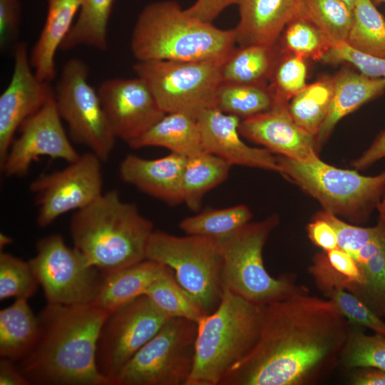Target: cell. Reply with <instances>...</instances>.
I'll list each match as a JSON object with an SVG mask.
<instances>
[{
  "label": "cell",
  "mask_w": 385,
  "mask_h": 385,
  "mask_svg": "<svg viewBox=\"0 0 385 385\" xmlns=\"http://www.w3.org/2000/svg\"><path fill=\"white\" fill-rule=\"evenodd\" d=\"M334 302L302 291L261 307L257 340L219 385H302L331 368L349 334Z\"/></svg>",
  "instance_id": "cell-1"
},
{
  "label": "cell",
  "mask_w": 385,
  "mask_h": 385,
  "mask_svg": "<svg viewBox=\"0 0 385 385\" xmlns=\"http://www.w3.org/2000/svg\"><path fill=\"white\" fill-rule=\"evenodd\" d=\"M110 312L94 304L47 303L38 314L40 332L17 364L34 385H113L96 365L102 324Z\"/></svg>",
  "instance_id": "cell-2"
},
{
  "label": "cell",
  "mask_w": 385,
  "mask_h": 385,
  "mask_svg": "<svg viewBox=\"0 0 385 385\" xmlns=\"http://www.w3.org/2000/svg\"><path fill=\"white\" fill-rule=\"evenodd\" d=\"M69 229L73 247L103 274L146 259L154 231L153 222L115 190L75 211Z\"/></svg>",
  "instance_id": "cell-3"
},
{
  "label": "cell",
  "mask_w": 385,
  "mask_h": 385,
  "mask_svg": "<svg viewBox=\"0 0 385 385\" xmlns=\"http://www.w3.org/2000/svg\"><path fill=\"white\" fill-rule=\"evenodd\" d=\"M235 32L190 16L172 0L147 4L130 40L138 61H198L224 58L235 47Z\"/></svg>",
  "instance_id": "cell-4"
},
{
  "label": "cell",
  "mask_w": 385,
  "mask_h": 385,
  "mask_svg": "<svg viewBox=\"0 0 385 385\" xmlns=\"http://www.w3.org/2000/svg\"><path fill=\"white\" fill-rule=\"evenodd\" d=\"M261 307L223 289L217 307L197 323L195 361L186 385H219L256 343Z\"/></svg>",
  "instance_id": "cell-5"
},
{
  "label": "cell",
  "mask_w": 385,
  "mask_h": 385,
  "mask_svg": "<svg viewBox=\"0 0 385 385\" xmlns=\"http://www.w3.org/2000/svg\"><path fill=\"white\" fill-rule=\"evenodd\" d=\"M279 173L327 210L355 222H366L385 198V170L365 176L330 165L316 157L299 161L277 157Z\"/></svg>",
  "instance_id": "cell-6"
},
{
  "label": "cell",
  "mask_w": 385,
  "mask_h": 385,
  "mask_svg": "<svg viewBox=\"0 0 385 385\" xmlns=\"http://www.w3.org/2000/svg\"><path fill=\"white\" fill-rule=\"evenodd\" d=\"M278 223V216L272 215L261 221L250 222L218 240L223 289L260 307L306 290L297 285L292 276L272 277L264 265V246Z\"/></svg>",
  "instance_id": "cell-7"
},
{
  "label": "cell",
  "mask_w": 385,
  "mask_h": 385,
  "mask_svg": "<svg viewBox=\"0 0 385 385\" xmlns=\"http://www.w3.org/2000/svg\"><path fill=\"white\" fill-rule=\"evenodd\" d=\"M145 258L170 267L181 287L207 314L222 294V256L217 240L200 235L179 237L154 230Z\"/></svg>",
  "instance_id": "cell-8"
},
{
  "label": "cell",
  "mask_w": 385,
  "mask_h": 385,
  "mask_svg": "<svg viewBox=\"0 0 385 385\" xmlns=\"http://www.w3.org/2000/svg\"><path fill=\"white\" fill-rule=\"evenodd\" d=\"M225 57L138 61L133 65V71L145 83L165 113H182L197 119L202 111L214 107Z\"/></svg>",
  "instance_id": "cell-9"
},
{
  "label": "cell",
  "mask_w": 385,
  "mask_h": 385,
  "mask_svg": "<svg viewBox=\"0 0 385 385\" xmlns=\"http://www.w3.org/2000/svg\"><path fill=\"white\" fill-rule=\"evenodd\" d=\"M197 323L171 317L114 377V385H186L195 353Z\"/></svg>",
  "instance_id": "cell-10"
},
{
  "label": "cell",
  "mask_w": 385,
  "mask_h": 385,
  "mask_svg": "<svg viewBox=\"0 0 385 385\" xmlns=\"http://www.w3.org/2000/svg\"><path fill=\"white\" fill-rule=\"evenodd\" d=\"M29 262L47 303L89 304L99 294L104 274L76 248L68 246L59 234L40 238Z\"/></svg>",
  "instance_id": "cell-11"
},
{
  "label": "cell",
  "mask_w": 385,
  "mask_h": 385,
  "mask_svg": "<svg viewBox=\"0 0 385 385\" xmlns=\"http://www.w3.org/2000/svg\"><path fill=\"white\" fill-rule=\"evenodd\" d=\"M88 66L82 59L69 58L62 68L54 99L72 140L105 162L112 153L116 138L97 90L88 82Z\"/></svg>",
  "instance_id": "cell-12"
},
{
  "label": "cell",
  "mask_w": 385,
  "mask_h": 385,
  "mask_svg": "<svg viewBox=\"0 0 385 385\" xmlns=\"http://www.w3.org/2000/svg\"><path fill=\"white\" fill-rule=\"evenodd\" d=\"M168 318L145 294L110 312L97 341L98 371L114 385V377Z\"/></svg>",
  "instance_id": "cell-13"
},
{
  "label": "cell",
  "mask_w": 385,
  "mask_h": 385,
  "mask_svg": "<svg viewBox=\"0 0 385 385\" xmlns=\"http://www.w3.org/2000/svg\"><path fill=\"white\" fill-rule=\"evenodd\" d=\"M102 160L91 151L60 170L43 174L30 185L38 207L37 225L46 227L58 217L89 205L103 194Z\"/></svg>",
  "instance_id": "cell-14"
},
{
  "label": "cell",
  "mask_w": 385,
  "mask_h": 385,
  "mask_svg": "<svg viewBox=\"0 0 385 385\" xmlns=\"http://www.w3.org/2000/svg\"><path fill=\"white\" fill-rule=\"evenodd\" d=\"M54 98L24 120L20 135L14 139L4 160L1 172L6 177H23L41 156L70 163L80 154L73 147L62 124Z\"/></svg>",
  "instance_id": "cell-15"
},
{
  "label": "cell",
  "mask_w": 385,
  "mask_h": 385,
  "mask_svg": "<svg viewBox=\"0 0 385 385\" xmlns=\"http://www.w3.org/2000/svg\"><path fill=\"white\" fill-rule=\"evenodd\" d=\"M97 92L114 136L128 145L166 114L138 76L106 79Z\"/></svg>",
  "instance_id": "cell-16"
},
{
  "label": "cell",
  "mask_w": 385,
  "mask_h": 385,
  "mask_svg": "<svg viewBox=\"0 0 385 385\" xmlns=\"http://www.w3.org/2000/svg\"><path fill=\"white\" fill-rule=\"evenodd\" d=\"M13 58L12 76L0 96V163L22 123L54 98L50 83L36 76L26 43L19 41L14 44Z\"/></svg>",
  "instance_id": "cell-17"
},
{
  "label": "cell",
  "mask_w": 385,
  "mask_h": 385,
  "mask_svg": "<svg viewBox=\"0 0 385 385\" xmlns=\"http://www.w3.org/2000/svg\"><path fill=\"white\" fill-rule=\"evenodd\" d=\"M288 103L274 97L271 108L241 120L240 133L281 156L299 161L318 157L316 136L295 123Z\"/></svg>",
  "instance_id": "cell-18"
},
{
  "label": "cell",
  "mask_w": 385,
  "mask_h": 385,
  "mask_svg": "<svg viewBox=\"0 0 385 385\" xmlns=\"http://www.w3.org/2000/svg\"><path fill=\"white\" fill-rule=\"evenodd\" d=\"M203 150L230 164L279 173L277 157L266 148L247 145L240 136L241 119L215 107L202 111L196 119Z\"/></svg>",
  "instance_id": "cell-19"
},
{
  "label": "cell",
  "mask_w": 385,
  "mask_h": 385,
  "mask_svg": "<svg viewBox=\"0 0 385 385\" xmlns=\"http://www.w3.org/2000/svg\"><path fill=\"white\" fill-rule=\"evenodd\" d=\"M187 158L172 152L155 159L129 154L120 164V178L151 197L169 205L179 204L183 202L182 176Z\"/></svg>",
  "instance_id": "cell-20"
},
{
  "label": "cell",
  "mask_w": 385,
  "mask_h": 385,
  "mask_svg": "<svg viewBox=\"0 0 385 385\" xmlns=\"http://www.w3.org/2000/svg\"><path fill=\"white\" fill-rule=\"evenodd\" d=\"M302 0H241L234 29L239 46H275L285 27L299 16Z\"/></svg>",
  "instance_id": "cell-21"
},
{
  "label": "cell",
  "mask_w": 385,
  "mask_h": 385,
  "mask_svg": "<svg viewBox=\"0 0 385 385\" xmlns=\"http://www.w3.org/2000/svg\"><path fill=\"white\" fill-rule=\"evenodd\" d=\"M82 0H46V21L29 58L38 78L51 82L56 75L55 56L79 12Z\"/></svg>",
  "instance_id": "cell-22"
},
{
  "label": "cell",
  "mask_w": 385,
  "mask_h": 385,
  "mask_svg": "<svg viewBox=\"0 0 385 385\" xmlns=\"http://www.w3.org/2000/svg\"><path fill=\"white\" fill-rule=\"evenodd\" d=\"M334 78L331 106L316 136L318 151L341 119L385 91V78H371L348 68L341 69Z\"/></svg>",
  "instance_id": "cell-23"
},
{
  "label": "cell",
  "mask_w": 385,
  "mask_h": 385,
  "mask_svg": "<svg viewBox=\"0 0 385 385\" xmlns=\"http://www.w3.org/2000/svg\"><path fill=\"white\" fill-rule=\"evenodd\" d=\"M376 210V235L352 257L364 279L357 297L381 317L385 315V198Z\"/></svg>",
  "instance_id": "cell-24"
},
{
  "label": "cell",
  "mask_w": 385,
  "mask_h": 385,
  "mask_svg": "<svg viewBox=\"0 0 385 385\" xmlns=\"http://www.w3.org/2000/svg\"><path fill=\"white\" fill-rule=\"evenodd\" d=\"M164 265L145 259L130 266L104 274L99 294L93 303L108 312L145 294Z\"/></svg>",
  "instance_id": "cell-25"
},
{
  "label": "cell",
  "mask_w": 385,
  "mask_h": 385,
  "mask_svg": "<svg viewBox=\"0 0 385 385\" xmlns=\"http://www.w3.org/2000/svg\"><path fill=\"white\" fill-rule=\"evenodd\" d=\"M40 332L38 315L28 299H16L0 311V356L18 363L36 345Z\"/></svg>",
  "instance_id": "cell-26"
},
{
  "label": "cell",
  "mask_w": 385,
  "mask_h": 385,
  "mask_svg": "<svg viewBox=\"0 0 385 385\" xmlns=\"http://www.w3.org/2000/svg\"><path fill=\"white\" fill-rule=\"evenodd\" d=\"M129 146L161 147L187 157L204 152L196 119L182 113H166Z\"/></svg>",
  "instance_id": "cell-27"
},
{
  "label": "cell",
  "mask_w": 385,
  "mask_h": 385,
  "mask_svg": "<svg viewBox=\"0 0 385 385\" xmlns=\"http://www.w3.org/2000/svg\"><path fill=\"white\" fill-rule=\"evenodd\" d=\"M279 53L277 44L235 47L222 63V82L267 85Z\"/></svg>",
  "instance_id": "cell-28"
},
{
  "label": "cell",
  "mask_w": 385,
  "mask_h": 385,
  "mask_svg": "<svg viewBox=\"0 0 385 385\" xmlns=\"http://www.w3.org/2000/svg\"><path fill=\"white\" fill-rule=\"evenodd\" d=\"M231 166L205 151L188 157L182 176L183 202L191 210H199L204 195L227 178Z\"/></svg>",
  "instance_id": "cell-29"
},
{
  "label": "cell",
  "mask_w": 385,
  "mask_h": 385,
  "mask_svg": "<svg viewBox=\"0 0 385 385\" xmlns=\"http://www.w3.org/2000/svg\"><path fill=\"white\" fill-rule=\"evenodd\" d=\"M116 0H82L77 17L60 49L87 46L100 51L108 48V26Z\"/></svg>",
  "instance_id": "cell-30"
},
{
  "label": "cell",
  "mask_w": 385,
  "mask_h": 385,
  "mask_svg": "<svg viewBox=\"0 0 385 385\" xmlns=\"http://www.w3.org/2000/svg\"><path fill=\"white\" fill-rule=\"evenodd\" d=\"M334 84V76L321 77L307 84L288 103L289 113L295 123L315 136L328 115Z\"/></svg>",
  "instance_id": "cell-31"
},
{
  "label": "cell",
  "mask_w": 385,
  "mask_h": 385,
  "mask_svg": "<svg viewBox=\"0 0 385 385\" xmlns=\"http://www.w3.org/2000/svg\"><path fill=\"white\" fill-rule=\"evenodd\" d=\"M274 95L269 85L221 82L214 100V107L243 120L272 106Z\"/></svg>",
  "instance_id": "cell-32"
},
{
  "label": "cell",
  "mask_w": 385,
  "mask_h": 385,
  "mask_svg": "<svg viewBox=\"0 0 385 385\" xmlns=\"http://www.w3.org/2000/svg\"><path fill=\"white\" fill-rule=\"evenodd\" d=\"M346 43L362 53L385 58V19L372 0H356Z\"/></svg>",
  "instance_id": "cell-33"
},
{
  "label": "cell",
  "mask_w": 385,
  "mask_h": 385,
  "mask_svg": "<svg viewBox=\"0 0 385 385\" xmlns=\"http://www.w3.org/2000/svg\"><path fill=\"white\" fill-rule=\"evenodd\" d=\"M145 295L169 318H185L198 323L207 315L178 283L173 271L165 265Z\"/></svg>",
  "instance_id": "cell-34"
},
{
  "label": "cell",
  "mask_w": 385,
  "mask_h": 385,
  "mask_svg": "<svg viewBox=\"0 0 385 385\" xmlns=\"http://www.w3.org/2000/svg\"><path fill=\"white\" fill-rule=\"evenodd\" d=\"M252 217L250 209L243 204L221 209L208 208L183 219L179 227L187 235L205 236L220 240L250 222Z\"/></svg>",
  "instance_id": "cell-35"
},
{
  "label": "cell",
  "mask_w": 385,
  "mask_h": 385,
  "mask_svg": "<svg viewBox=\"0 0 385 385\" xmlns=\"http://www.w3.org/2000/svg\"><path fill=\"white\" fill-rule=\"evenodd\" d=\"M299 15L316 26L334 45L346 43L354 9L342 0H302Z\"/></svg>",
  "instance_id": "cell-36"
},
{
  "label": "cell",
  "mask_w": 385,
  "mask_h": 385,
  "mask_svg": "<svg viewBox=\"0 0 385 385\" xmlns=\"http://www.w3.org/2000/svg\"><path fill=\"white\" fill-rule=\"evenodd\" d=\"M279 41L280 48L278 47L282 52L321 61L332 46L316 26L299 15L287 24Z\"/></svg>",
  "instance_id": "cell-37"
},
{
  "label": "cell",
  "mask_w": 385,
  "mask_h": 385,
  "mask_svg": "<svg viewBox=\"0 0 385 385\" xmlns=\"http://www.w3.org/2000/svg\"><path fill=\"white\" fill-rule=\"evenodd\" d=\"M39 282L29 261L9 252L0 253V300L32 297Z\"/></svg>",
  "instance_id": "cell-38"
},
{
  "label": "cell",
  "mask_w": 385,
  "mask_h": 385,
  "mask_svg": "<svg viewBox=\"0 0 385 385\" xmlns=\"http://www.w3.org/2000/svg\"><path fill=\"white\" fill-rule=\"evenodd\" d=\"M340 359L346 367L385 371V337L350 330Z\"/></svg>",
  "instance_id": "cell-39"
},
{
  "label": "cell",
  "mask_w": 385,
  "mask_h": 385,
  "mask_svg": "<svg viewBox=\"0 0 385 385\" xmlns=\"http://www.w3.org/2000/svg\"><path fill=\"white\" fill-rule=\"evenodd\" d=\"M307 75L306 58L280 51L269 86L275 98L289 102L307 85Z\"/></svg>",
  "instance_id": "cell-40"
},
{
  "label": "cell",
  "mask_w": 385,
  "mask_h": 385,
  "mask_svg": "<svg viewBox=\"0 0 385 385\" xmlns=\"http://www.w3.org/2000/svg\"><path fill=\"white\" fill-rule=\"evenodd\" d=\"M323 292L349 324L366 327L385 337V322L357 296L339 287Z\"/></svg>",
  "instance_id": "cell-41"
},
{
  "label": "cell",
  "mask_w": 385,
  "mask_h": 385,
  "mask_svg": "<svg viewBox=\"0 0 385 385\" xmlns=\"http://www.w3.org/2000/svg\"><path fill=\"white\" fill-rule=\"evenodd\" d=\"M322 61L332 65L349 63L364 75L371 78H385V58L362 53L346 43L332 45Z\"/></svg>",
  "instance_id": "cell-42"
},
{
  "label": "cell",
  "mask_w": 385,
  "mask_h": 385,
  "mask_svg": "<svg viewBox=\"0 0 385 385\" xmlns=\"http://www.w3.org/2000/svg\"><path fill=\"white\" fill-rule=\"evenodd\" d=\"M314 217L331 225L336 232L338 247L351 256L369 242L378 230L377 225L372 227H361L348 224L324 210L318 212Z\"/></svg>",
  "instance_id": "cell-43"
},
{
  "label": "cell",
  "mask_w": 385,
  "mask_h": 385,
  "mask_svg": "<svg viewBox=\"0 0 385 385\" xmlns=\"http://www.w3.org/2000/svg\"><path fill=\"white\" fill-rule=\"evenodd\" d=\"M21 18L19 0H0V48L4 51L11 43H16Z\"/></svg>",
  "instance_id": "cell-44"
},
{
  "label": "cell",
  "mask_w": 385,
  "mask_h": 385,
  "mask_svg": "<svg viewBox=\"0 0 385 385\" xmlns=\"http://www.w3.org/2000/svg\"><path fill=\"white\" fill-rule=\"evenodd\" d=\"M307 234L311 241L325 252L338 247L334 230L324 220L314 217L307 227Z\"/></svg>",
  "instance_id": "cell-45"
},
{
  "label": "cell",
  "mask_w": 385,
  "mask_h": 385,
  "mask_svg": "<svg viewBox=\"0 0 385 385\" xmlns=\"http://www.w3.org/2000/svg\"><path fill=\"white\" fill-rule=\"evenodd\" d=\"M241 0H196L185 9L191 16L207 23L212 21L228 6L237 4Z\"/></svg>",
  "instance_id": "cell-46"
},
{
  "label": "cell",
  "mask_w": 385,
  "mask_h": 385,
  "mask_svg": "<svg viewBox=\"0 0 385 385\" xmlns=\"http://www.w3.org/2000/svg\"><path fill=\"white\" fill-rule=\"evenodd\" d=\"M385 158V130L382 131L371 145L351 163L356 170L368 168L374 163Z\"/></svg>",
  "instance_id": "cell-47"
},
{
  "label": "cell",
  "mask_w": 385,
  "mask_h": 385,
  "mask_svg": "<svg viewBox=\"0 0 385 385\" xmlns=\"http://www.w3.org/2000/svg\"><path fill=\"white\" fill-rule=\"evenodd\" d=\"M0 384L31 385L16 363L3 358L0 359Z\"/></svg>",
  "instance_id": "cell-48"
},
{
  "label": "cell",
  "mask_w": 385,
  "mask_h": 385,
  "mask_svg": "<svg viewBox=\"0 0 385 385\" xmlns=\"http://www.w3.org/2000/svg\"><path fill=\"white\" fill-rule=\"evenodd\" d=\"M351 382L354 385H385V371L360 368L354 374Z\"/></svg>",
  "instance_id": "cell-49"
},
{
  "label": "cell",
  "mask_w": 385,
  "mask_h": 385,
  "mask_svg": "<svg viewBox=\"0 0 385 385\" xmlns=\"http://www.w3.org/2000/svg\"><path fill=\"white\" fill-rule=\"evenodd\" d=\"M12 242V238L9 237L4 233L0 234V247L1 249H4L6 246L10 245Z\"/></svg>",
  "instance_id": "cell-50"
},
{
  "label": "cell",
  "mask_w": 385,
  "mask_h": 385,
  "mask_svg": "<svg viewBox=\"0 0 385 385\" xmlns=\"http://www.w3.org/2000/svg\"><path fill=\"white\" fill-rule=\"evenodd\" d=\"M342 1H344L346 4H347L349 6H350L351 7H352L353 9L356 1V0H342Z\"/></svg>",
  "instance_id": "cell-51"
},
{
  "label": "cell",
  "mask_w": 385,
  "mask_h": 385,
  "mask_svg": "<svg viewBox=\"0 0 385 385\" xmlns=\"http://www.w3.org/2000/svg\"><path fill=\"white\" fill-rule=\"evenodd\" d=\"M374 3L376 4H385V0H374Z\"/></svg>",
  "instance_id": "cell-52"
}]
</instances>
